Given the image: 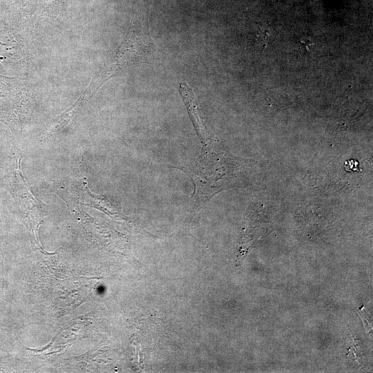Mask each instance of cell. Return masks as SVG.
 <instances>
[{"instance_id": "obj_2", "label": "cell", "mask_w": 373, "mask_h": 373, "mask_svg": "<svg viewBox=\"0 0 373 373\" xmlns=\"http://www.w3.org/2000/svg\"><path fill=\"white\" fill-rule=\"evenodd\" d=\"M179 92L187 108L189 115L195 129L197 134L204 146L209 145L213 139L208 132L200 115L198 106L192 89L185 82H181L179 86Z\"/></svg>"}, {"instance_id": "obj_1", "label": "cell", "mask_w": 373, "mask_h": 373, "mask_svg": "<svg viewBox=\"0 0 373 373\" xmlns=\"http://www.w3.org/2000/svg\"><path fill=\"white\" fill-rule=\"evenodd\" d=\"M231 157L207 148L184 170L191 178L194 191L192 204L202 207L217 193L229 186L233 178Z\"/></svg>"}, {"instance_id": "obj_3", "label": "cell", "mask_w": 373, "mask_h": 373, "mask_svg": "<svg viewBox=\"0 0 373 373\" xmlns=\"http://www.w3.org/2000/svg\"><path fill=\"white\" fill-rule=\"evenodd\" d=\"M344 167L348 171H356L358 170V163L355 160H347L345 162Z\"/></svg>"}]
</instances>
